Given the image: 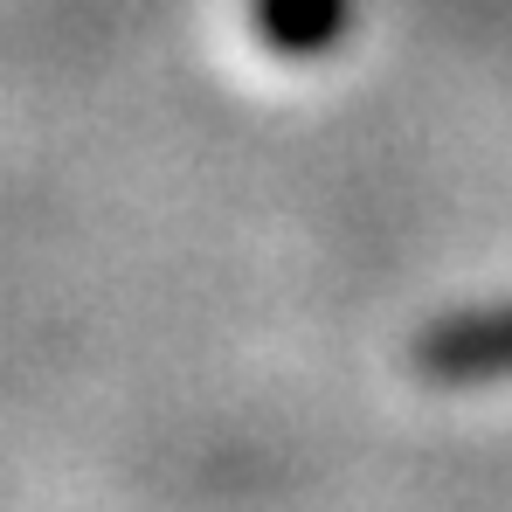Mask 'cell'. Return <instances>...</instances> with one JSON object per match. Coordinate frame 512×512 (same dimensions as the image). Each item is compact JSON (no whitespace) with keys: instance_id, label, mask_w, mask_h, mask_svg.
<instances>
[{"instance_id":"6da1fadb","label":"cell","mask_w":512,"mask_h":512,"mask_svg":"<svg viewBox=\"0 0 512 512\" xmlns=\"http://www.w3.org/2000/svg\"><path fill=\"white\" fill-rule=\"evenodd\" d=\"M409 367L429 388H485V381H512V298L506 305H464L416 326L409 340Z\"/></svg>"},{"instance_id":"7a4b0ae2","label":"cell","mask_w":512,"mask_h":512,"mask_svg":"<svg viewBox=\"0 0 512 512\" xmlns=\"http://www.w3.org/2000/svg\"><path fill=\"white\" fill-rule=\"evenodd\" d=\"M250 42L277 63H319L353 35V0H243Z\"/></svg>"}]
</instances>
